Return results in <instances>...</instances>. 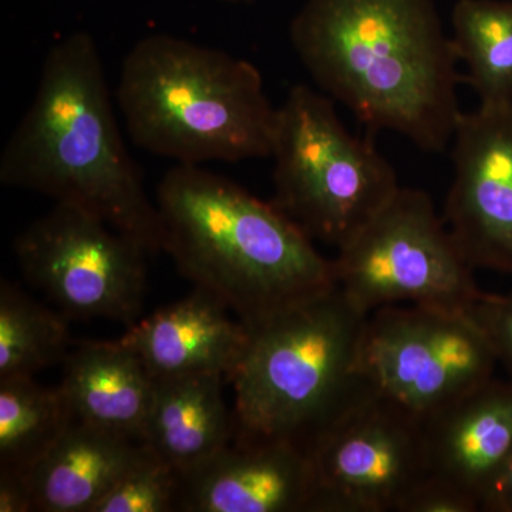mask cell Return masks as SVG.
Instances as JSON below:
<instances>
[{"label":"cell","instance_id":"6da1fadb","mask_svg":"<svg viewBox=\"0 0 512 512\" xmlns=\"http://www.w3.org/2000/svg\"><path fill=\"white\" fill-rule=\"evenodd\" d=\"M289 39L320 92L370 130L450 147L463 77L434 0H306Z\"/></svg>","mask_w":512,"mask_h":512},{"label":"cell","instance_id":"7a4b0ae2","mask_svg":"<svg viewBox=\"0 0 512 512\" xmlns=\"http://www.w3.org/2000/svg\"><path fill=\"white\" fill-rule=\"evenodd\" d=\"M0 183L89 212L163 252L157 205L120 133L99 47L86 32L50 47L35 99L0 157Z\"/></svg>","mask_w":512,"mask_h":512},{"label":"cell","instance_id":"3957f363","mask_svg":"<svg viewBox=\"0 0 512 512\" xmlns=\"http://www.w3.org/2000/svg\"><path fill=\"white\" fill-rule=\"evenodd\" d=\"M156 205L164 254L248 330L336 286L332 259L274 202L201 165L170 168Z\"/></svg>","mask_w":512,"mask_h":512},{"label":"cell","instance_id":"277c9868","mask_svg":"<svg viewBox=\"0 0 512 512\" xmlns=\"http://www.w3.org/2000/svg\"><path fill=\"white\" fill-rule=\"evenodd\" d=\"M116 99L137 147L177 164L268 158L278 107L258 67L210 46L156 33L121 64Z\"/></svg>","mask_w":512,"mask_h":512},{"label":"cell","instance_id":"5b68a950","mask_svg":"<svg viewBox=\"0 0 512 512\" xmlns=\"http://www.w3.org/2000/svg\"><path fill=\"white\" fill-rule=\"evenodd\" d=\"M367 316L335 286L248 330L231 379L234 439L291 441L309 451L365 380L359 356Z\"/></svg>","mask_w":512,"mask_h":512},{"label":"cell","instance_id":"8992f818","mask_svg":"<svg viewBox=\"0 0 512 512\" xmlns=\"http://www.w3.org/2000/svg\"><path fill=\"white\" fill-rule=\"evenodd\" d=\"M335 104L298 84L278 107L272 202L313 242L339 249L402 185L375 144L350 133Z\"/></svg>","mask_w":512,"mask_h":512},{"label":"cell","instance_id":"52a82bcc","mask_svg":"<svg viewBox=\"0 0 512 512\" xmlns=\"http://www.w3.org/2000/svg\"><path fill=\"white\" fill-rule=\"evenodd\" d=\"M336 286L359 311L427 305L468 311L484 292L427 192L400 187L333 259Z\"/></svg>","mask_w":512,"mask_h":512},{"label":"cell","instance_id":"ba28073f","mask_svg":"<svg viewBox=\"0 0 512 512\" xmlns=\"http://www.w3.org/2000/svg\"><path fill=\"white\" fill-rule=\"evenodd\" d=\"M497 363L470 309L392 305L367 316L360 373L423 423L493 379Z\"/></svg>","mask_w":512,"mask_h":512},{"label":"cell","instance_id":"9c48e42d","mask_svg":"<svg viewBox=\"0 0 512 512\" xmlns=\"http://www.w3.org/2000/svg\"><path fill=\"white\" fill-rule=\"evenodd\" d=\"M309 454L312 512H397L430 474L423 421L366 379L316 434Z\"/></svg>","mask_w":512,"mask_h":512},{"label":"cell","instance_id":"30bf717a","mask_svg":"<svg viewBox=\"0 0 512 512\" xmlns=\"http://www.w3.org/2000/svg\"><path fill=\"white\" fill-rule=\"evenodd\" d=\"M26 279L67 319L140 318L147 285L146 256L134 239L89 212L56 204L15 239Z\"/></svg>","mask_w":512,"mask_h":512},{"label":"cell","instance_id":"8fae6325","mask_svg":"<svg viewBox=\"0 0 512 512\" xmlns=\"http://www.w3.org/2000/svg\"><path fill=\"white\" fill-rule=\"evenodd\" d=\"M450 147L444 221L474 269L512 276V107L461 114Z\"/></svg>","mask_w":512,"mask_h":512},{"label":"cell","instance_id":"7c38bea8","mask_svg":"<svg viewBox=\"0 0 512 512\" xmlns=\"http://www.w3.org/2000/svg\"><path fill=\"white\" fill-rule=\"evenodd\" d=\"M178 478L177 511L312 512L311 454L291 441L234 439Z\"/></svg>","mask_w":512,"mask_h":512},{"label":"cell","instance_id":"4fadbf2b","mask_svg":"<svg viewBox=\"0 0 512 512\" xmlns=\"http://www.w3.org/2000/svg\"><path fill=\"white\" fill-rule=\"evenodd\" d=\"M228 312L211 293L195 288L138 319L119 340L137 353L153 379L221 375L231 382L248 348L249 332Z\"/></svg>","mask_w":512,"mask_h":512},{"label":"cell","instance_id":"5bb4252c","mask_svg":"<svg viewBox=\"0 0 512 512\" xmlns=\"http://www.w3.org/2000/svg\"><path fill=\"white\" fill-rule=\"evenodd\" d=\"M430 474L474 495L488 490L512 458V377L490 379L424 421Z\"/></svg>","mask_w":512,"mask_h":512},{"label":"cell","instance_id":"9a60e30c","mask_svg":"<svg viewBox=\"0 0 512 512\" xmlns=\"http://www.w3.org/2000/svg\"><path fill=\"white\" fill-rule=\"evenodd\" d=\"M59 387L77 421L141 443L154 379L120 340L76 343Z\"/></svg>","mask_w":512,"mask_h":512},{"label":"cell","instance_id":"2e32d148","mask_svg":"<svg viewBox=\"0 0 512 512\" xmlns=\"http://www.w3.org/2000/svg\"><path fill=\"white\" fill-rule=\"evenodd\" d=\"M224 380L221 375L154 379L141 443L178 476L207 463L234 440V413L225 404Z\"/></svg>","mask_w":512,"mask_h":512},{"label":"cell","instance_id":"e0dca14e","mask_svg":"<svg viewBox=\"0 0 512 512\" xmlns=\"http://www.w3.org/2000/svg\"><path fill=\"white\" fill-rule=\"evenodd\" d=\"M147 453L140 441L76 421L29 473L36 512H93Z\"/></svg>","mask_w":512,"mask_h":512},{"label":"cell","instance_id":"ac0fdd59","mask_svg":"<svg viewBox=\"0 0 512 512\" xmlns=\"http://www.w3.org/2000/svg\"><path fill=\"white\" fill-rule=\"evenodd\" d=\"M450 37L480 106L512 107V0H457Z\"/></svg>","mask_w":512,"mask_h":512},{"label":"cell","instance_id":"d6986e66","mask_svg":"<svg viewBox=\"0 0 512 512\" xmlns=\"http://www.w3.org/2000/svg\"><path fill=\"white\" fill-rule=\"evenodd\" d=\"M76 421L59 386L0 379V471L29 473Z\"/></svg>","mask_w":512,"mask_h":512},{"label":"cell","instance_id":"ffe728a7","mask_svg":"<svg viewBox=\"0 0 512 512\" xmlns=\"http://www.w3.org/2000/svg\"><path fill=\"white\" fill-rule=\"evenodd\" d=\"M67 318L37 303L18 286L0 284V379L35 377L64 362L74 345Z\"/></svg>","mask_w":512,"mask_h":512},{"label":"cell","instance_id":"44dd1931","mask_svg":"<svg viewBox=\"0 0 512 512\" xmlns=\"http://www.w3.org/2000/svg\"><path fill=\"white\" fill-rule=\"evenodd\" d=\"M177 471L147 447L93 512L177 511Z\"/></svg>","mask_w":512,"mask_h":512},{"label":"cell","instance_id":"7402d4cb","mask_svg":"<svg viewBox=\"0 0 512 512\" xmlns=\"http://www.w3.org/2000/svg\"><path fill=\"white\" fill-rule=\"evenodd\" d=\"M481 503L474 495L429 474L410 491L397 512H477Z\"/></svg>","mask_w":512,"mask_h":512},{"label":"cell","instance_id":"603a6c76","mask_svg":"<svg viewBox=\"0 0 512 512\" xmlns=\"http://www.w3.org/2000/svg\"><path fill=\"white\" fill-rule=\"evenodd\" d=\"M497 353L498 362L512 377V292L508 295L483 293L470 309Z\"/></svg>","mask_w":512,"mask_h":512},{"label":"cell","instance_id":"cb8c5ba5","mask_svg":"<svg viewBox=\"0 0 512 512\" xmlns=\"http://www.w3.org/2000/svg\"><path fill=\"white\" fill-rule=\"evenodd\" d=\"M28 477L15 471H0V512H33Z\"/></svg>","mask_w":512,"mask_h":512},{"label":"cell","instance_id":"d4e9b609","mask_svg":"<svg viewBox=\"0 0 512 512\" xmlns=\"http://www.w3.org/2000/svg\"><path fill=\"white\" fill-rule=\"evenodd\" d=\"M481 511L512 512V458L485 495Z\"/></svg>","mask_w":512,"mask_h":512},{"label":"cell","instance_id":"484cf974","mask_svg":"<svg viewBox=\"0 0 512 512\" xmlns=\"http://www.w3.org/2000/svg\"><path fill=\"white\" fill-rule=\"evenodd\" d=\"M221 2L238 3V2H251V0H221Z\"/></svg>","mask_w":512,"mask_h":512}]
</instances>
